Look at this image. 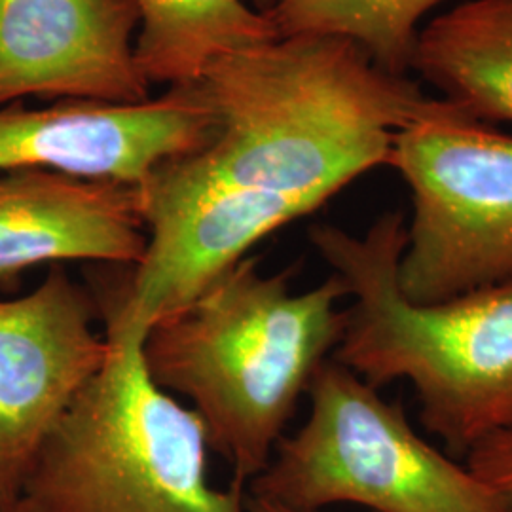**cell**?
<instances>
[{
	"label": "cell",
	"mask_w": 512,
	"mask_h": 512,
	"mask_svg": "<svg viewBox=\"0 0 512 512\" xmlns=\"http://www.w3.org/2000/svg\"><path fill=\"white\" fill-rule=\"evenodd\" d=\"M217 120L207 147L158 167L145 196L232 186L319 207L387 165L395 135L442 99L348 38L277 37L211 61L190 84Z\"/></svg>",
	"instance_id": "obj_1"
},
{
	"label": "cell",
	"mask_w": 512,
	"mask_h": 512,
	"mask_svg": "<svg viewBox=\"0 0 512 512\" xmlns=\"http://www.w3.org/2000/svg\"><path fill=\"white\" fill-rule=\"evenodd\" d=\"M342 296L334 274L294 294L291 272L262 274L245 256L148 330L150 378L192 401L209 448L232 465L234 484L245 488L268 467L298 399L338 348Z\"/></svg>",
	"instance_id": "obj_2"
},
{
	"label": "cell",
	"mask_w": 512,
	"mask_h": 512,
	"mask_svg": "<svg viewBox=\"0 0 512 512\" xmlns=\"http://www.w3.org/2000/svg\"><path fill=\"white\" fill-rule=\"evenodd\" d=\"M310 239L353 298L334 361L376 389L410 382L423 429L454 459L512 429V275L416 306L397 281L406 247L401 211L378 217L365 236L315 224Z\"/></svg>",
	"instance_id": "obj_3"
},
{
	"label": "cell",
	"mask_w": 512,
	"mask_h": 512,
	"mask_svg": "<svg viewBox=\"0 0 512 512\" xmlns=\"http://www.w3.org/2000/svg\"><path fill=\"white\" fill-rule=\"evenodd\" d=\"M103 368L40 444L27 512H245V488L207 478L200 416L156 384L143 338H109Z\"/></svg>",
	"instance_id": "obj_4"
},
{
	"label": "cell",
	"mask_w": 512,
	"mask_h": 512,
	"mask_svg": "<svg viewBox=\"0 0 512 512\" xmlns=\"http://www.w3.org/2000/svg\"><path fill=\"white\" fill-rule=\"evenodd\" d=\"M310 416L275 446L251 495L296 512L355 503L374 512H509L486 482L427 444L404 416L332 357L317 368Z\"/></svg>",
	"instance_id": "obj_5"
},
{
	"label": "cell",
	"mask_w": 512,
	"mask_h": 512,
	"mask_svg": "<svg viewBox=\"0 0 512 512\" xmlns=\"http://www.w3.org/2000/svg\"><path fill=\"white\" fill-rule=\"evenodd\" d=\"M387 165L412 192L397 281L433 306L512 275V137L450 101L395 135Z\"/></svg>",
	"instance_id": "obj_6"
},
{
	"label": "cell",
	"mask_w": 512,
	"mask_h": 512,
	"mask_svg": "<svg viewBox=\"0 0 512 512\" xmlns=\"http://www.w3.org/2000/svg\"><path fill=\"white\" fill-rule=\"evenodd\" d=\"M143 196L148 243L128 275L93 294L105 336L143 338L181 310L281 226L319 209L304 198L211 186L177 196Z\"/></svg>",
	"instance_id": "obj_7"
},
{
	"label": "cell",
	"mask_w": 512,
	"mask_h": 512,
	"mask_svg": "<svg viewBox=\"0 0 512 512\" xmlns=\"http://www.w3.org/2000/svg\"><path fill=\"white\" fill-rule=\"evenodd\" d=\"M97 300L61 264L35 291L0 300V512L18 505L40 444L103 368Z\"/></svg>",
	"instance_id": "obj_8"
},
{
	"label": "cell",
	"mask_w": 512,
	"mask_h": 512,
	"mask_svg": "<svg viewBox=\"0 0 512 512\" xmlns=\"http://www.w3.org/2000/svg\"><path fill=\"white\" fill-rule=\"evenodd\" d=\"M215 131L213 112L190 84L139 105L14 103L0 109V173L48 169L141 186L158 167L207 147Z\"/></svg>",
	"instance_id": "obj_9"
},
{
	"label": "cell",
	"mask_w": 512,
	"mask_h": 512,
	"mask_svg": "<svg viewBox=\"0 0 512 512\" xmlns=\"http://www.w3.org/2000/svg\"><path fill=\"white\" fill-rule=\"evenodd\" d=\"M133 0H0V109L27 97L139 105Z\"/></svg>",
	"instance_id": "obj_10"
},
{
	"label": "cell",
	"mask_w": 512,
	"mask_h": 512,
	"mask_svg": "<svg viewBox=\"0 0 512 512\" xmlns=\"http://www.w3.org/2000/svg\"><path fill=\"white\" fill-rule=\"evenodd\" d=\"M147 243L141 186L48 169L0 173V287L8 291L42 264L129 268Z\"/></svg>",
	"instance_id": "obj_11"
},
{
	"label": "cell",
	"mask_w": 512,
	"mask_h": 512,
	"mask_svg": "<svg viewBox=\"0 0 512 512\" xmlns=\"http://www.w3.org/2000/svg\"><path fill=\"white\" fill-rule=\"evenodd\" d=\"M412 73L480 122H512V0H465L431 19Z\"/></svg>",
	"instance_id": "obj_12"
},
{
	"label": "cell",
	"mask_w": 512,
	"mask_h": 512,
	"mask_svg": "<svg viewBox=\"0 0 512 512\" xmlns=\"http://www.w3.org/2000/svg\"><path fill=\"white\" fill-rule=\"evenodd\" d=\"M135 61L152 84L186 86L220 55L277 38L266 12L247 0H133Z\"/></svg>",
	"instance_id": "obj_13"
},
{
	"label": "cell",
	"mask_w": 512,
	"mask_h": 512,
	"mask_svg": "<svg viewBox=\"0 0 512 512\" xmlns=\"http://www.w3.org/2000/svg\"><path fill=\"white\" fill-rule=\"evenodd\" d=\"M448 0H275L264 10L277 37L348 38L387 73L412 74L421 19Z\"/></svg>",
	"instance_id": "obj_14"
},
{
	"label": "cell",
	"mask_w": 512,
	"mask_h": 512,
	"mask_svg": "<svg viewBox=\"0 0 512 512\" xmlns=\"http://www.w3.org/2000/svg\"><path fill=\"white\" fill-rule=\"evenodd\" d=\"M465 465L495 490L512 512V429L482 440L467 454Z\"/></svg>",
	"instance_id": "obj_15"
},
{
	"label": "cell",
	"mask_w": 512,
	"mask_h": 512,
	"mask_svg": "<svg viewBox=\"0 0 512 512\" xmlns=\"http://www.w3.org/2000/svg\"><path fill=\"white\" fill-rule=\"evenodd\" d=\"M245 512H296L287 509V507H281V505H275L272 501H266V499H260L255 495H249V499L245 501Z\"/></svg>",
	"instance_id": "obj_16"
},
{
	"label": "cell",
	"mask_w": 512,
	"mask_h": 512,
	"mask_svg": "<svg viewBox=\"0 0 512 512\" xmlns=\"http://www.w3.org/2000/svg\"><path fill=\"white\" fill-rule=\"evenodd\" d=\"M247 2L253 4V8H256V10L264 12V10H268L274 4L275 0H247Z\"/></svg>",
	"instance_id": "obj_17"
},
{
	"label": "cell",
	"mask_w": 512,
	"mask_h": 512,
	"mask_svg": "<svg viewBox=\"0 0 512 512\" xmlns=\"http://www.w3.org/2000/svg\"><path fill=\"white\" fill-rule=\"evenodd\" d=\"M4 512H27V509H25V505H23V503H21V499H19L18 505H14V507H10L8 511Z\"/></svg>",
	"instance_id": "obj_18"
}]
</instances>
